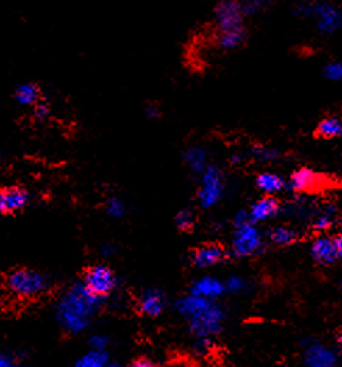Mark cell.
<instances>
[{
  "label": "cell",
  "instance_id": "obj_10",
  "mask_svg": "<svg viewBox=\"0 0 342 367\" xmlns=\"http://www.w3.org/2000/svg\"><path fill=\"white\" fill-rule=\"evenodd\" d=\"M231 259V253L228 248H225L221 243L217 242H209L202 243L192 249L189 255V262L196 269H209L218 265L225 263Z\"/></svg>",
  "mask_w": 342,
  "mask_h": 367
},
{
  "label": "cell",
  "instance_id": "obj_7",
  "mask_svg": "<svg viewBox=\"0 0 342 367\" xmlns=\"http://www.w3.org/2000/svg\"><path fill=\"white\" fill-rule=\"evenodd\" d=\"M225 192V180L221 169L216 164H211L201 176H199V186L196 191L198 205L209 210L217 206Z\"/></svg>",
  "mask_w": 342,
  "mask_h": 367
},
{
  "label": "cell",
  "instance_id": "obj_20",
  "mask_svg": "<svg viewBox=\"0 0 342 367\" xmlns=\"http://www.w3.org/2000/svg\"><path fill=\"white\" fill-rule=\"evenodd\" d=\"M255 184L260 192L270 196H276L287 188V181L280 174L271 172L260 173L255 180Z\"/></svg>",
  "mask_w": 342,
  "mask_h": 367
},
{
  "label": "cell",
  "instance_id": "obj_37",
  "mask_svg": "<svg viewBox=\"0 0 342 367\" xmlns=\"http://www.w3.org/2000/svg\"><path fill=\"white\" fill-rule=\"evenodd\" d=\"M3 215H7V210H6V203H4L3 191L0 189V216H3Z\"/></svg>",
  "mask_w": 342,
  "mask_h": 367
},
{
  "label": "cell",
  "instance_id": "obj_16",
  "mask_svg": "<svg viewBox=\"0 0 342 367\" xmlns=\"http://www.w3.org/2000/svg\"><path fill=\"white\" fill-rule=\"evenodd\" d=\"M182 159H184V163L188 167V170L198 177L212 164L209 152L204 146H199V145L188 146L184 150Z\"/></svg>",
  "mask_w": 342,
  "mask_h": 367
},
{
  "label": "cell",
  "instance_id": "obj_28",
  "mask_svg": "<svg viewBox=\"0 0 342 367\" xmlns=\"http://www.w3.org/2000/svg\"><path fill=\"white\" fill-rule=\"evenodd\" d=\"M240 1L242 4L245 16H252L260 11H264L271 4V0H240Z\"/></svg>",
  "mask_w": 342,
  "mask_h": 367
},
{
  "label": "cell",
  "instance_id": "obj_33",
  "mask_svg": "<svg viewBox=\"0 0 342 367\" xmlns=\"http://www.w3.org/2000/svg\"><path fill=\"white\" fill-rule=\"evenodd\" d=\"M145 116L149 120H158L162 116V110H160V107L156 103H148L145 106Z\"/></svg>",
  "mask_w": 342,
  "mask_h": 367
},
{
  "label": "cell",
  "instance_id": "obj_5",
  "mask_svg": "<svg viewBox=\"0 0 342 367\" xmlns=\"http://www.w3.org/2000/svg\"><path fill=\"white\" fill-rule=\"evenodd\" d=\"M266 234L252 220L232 226V235L230 241L231 258L237 259H252L260 256L266 249Z\"/></svg>",
  "mask_w": 342,
  "mask_h": 367
},
{
  "label": "cell",
  "instance_id": "obj_24",
  "mask_svg": "<svg viewBox=\"0 0 342 367\" xmlns=\"http://www.w3.org/2000/svg\"><path fill=\"white\" fill-rule=\"evenodd\" d=\"M110 363L109 355L106 352H99V351H89L86 355H83L74 367H107Z\"/></svg>",
  "mask_w": 342,
  "mask_h": 367
},
{
  "label": "cell",
  "instance_id": "obj_27",
  "mask_svg": "<svg viewBox=\"0 0 342 367\" xmlns=\"http://www.w3.org/2000/svg\"><path fill=\"white\" fill-rule=\"evenodd\" d=\"M127 212V206L123 199L117 196H112L106 203V213L113 219H122Z\"/></svg>",
  "mask_w": 342,
  "mask_h": 367
},
{
  "label": "cell",
  "instance_id": "obj_14",
  "mask_svg": "<svg viewBox=\"0 0 342 367\" xmlns=\"http://www.w3.org/2000/svg\"><path fill=\"white\" fill-rule=\"evenodd\" d=\"M281 209H283V203L276 196L264 195L251 205V207L248 209V213H249L251 220L255 224L260 226L266 222H270V220L278 217L281 215Z\"/></svg>",
  "mask_w": 342,
  "mask_h": 367
},
{
  "label": "cell",
  "instance_id": "obj_38",
  "mask_svg": "<svg viewBox=\"0 0 342 367\" xmlns=\"http://www.w3.org/2000/svg\"><path fill=\"white\" fill-rule=\"evenodd\" d=\"M337 342L342 347V325L340 327V330L337 331Z\"/></svg>",
  "mask_w": 342,
  "mask_h": 367
},
{
  "label": "cell",
  "instance_id": "obj_6",
  "mask_svg": "<svg viewBox=\"0 0 342 367\" xmlns=\"http://www.w3.org/2000/svg\"><path fill=\"white\" fill-rule=\"evenodd\" d=\"M216 35L245 34V13L240 0H220L213 11Z\"/></svg>",
  "mask_w": 342,
  "mask_h": 367
},
{
  "label": "cell",
  "instance_id": "obj_22",
  "mask_svg": "<svg viewBox=\"0 0 342 367\" xmlns=\"http://www.w3.org/2000/svg\"><path fill=\"white\" fill-rule=\"evenodd\" d=\"M316 137L336 139L342 137V120L340 117H326L316 127Z\"/></svg>",
  "mask_w": 342,
  "mask_h": 367
},
{
  "label": "cell",
  "instance_id": "obj_29",
  "mask_svg": "<svg viewBox=\"0 0 342 367\" xmlns=\"http://www.w3.org/2000/svg\"><path fill=\"white\" fill-rule=\"evenodd\" d=\"M323 74L333 83H342V61H330L326 64Z\"/></svg>",
  "mask_w": 342,
  "mask_h": 367
},
{
  "label": "cell",
  "instance_id": "obj_12",
  "mask_svg": "<svg viewBox=\"0 0 342 367\" xmlns=\"http://www.w3.org/2000/svg\"><path fill=\"white\" fill-rule=\"evenodd\" d=\"M167 295L160 288L152 287L141 292L138 298V311L142 316L156 319L162 316L167 308Z\"/></svg>",
  "mask_w": 342,
  "mask_h": 367
},
{
  "label": "cell",
  "instance_id": "obj_2",
  "mask_svg": "<svg viewBox=\"0 0 342 367\" xmlns=\"http://www.w3.org/2000/svg\"><path fill=\"white\" fill-rule=\"evenodd\" d=\"M103 301L93 296L83 282L69 287L59 298L54 315L59 325L69 334H81L98 315Z\"/></svg>",
  "mask_w": 342,
  "mask_h": 367
},
{
  "label": "cell",
  "instance_id": "obj_25",
  "mask_svg": "<svg viewBox=\"0 0 342 367\" xmlns=\"http://www.w3.org/2000/svg\"><path fill=\"white\" fill-rule=\"evenodd\" d=\"M174 224L179 232H192L196 226V215L192 209H182L174 217Z\"/></svg>",
  "mask_w": 342,
  "mask_h": 367
},
{
  "label": "cell",
  "instance_id": "obj_3",
  "mask_svg": "<svg viewBox=\"0 0 342 367\" xmlns=\"http://www.w3.org/2000/svg\"><path fill=\"white\" fill-rule=\"evenodd\" d=\"M4 288L17 299L33 301L41 298L49 291L50 281L40 270L18 267L4 275Z\"/></svg>",
  "mask_w": 342,
  "mask_h": 367
},
{
  "label": "cell",
  "instance_id": "obj_39",
  "mask_svg": "<svg viewBox=\"0 0 342 367\" xmlns=\"http://www.w3.org/2000/svg\"><path fill=\"white\" fill-rule=\"evenodd\" d=\"M107 367H124L123 365H120V363H109Z\"/></svg>",
  "mask_w": 342,
  "mask_h": 367
},
{
  "label": "cell",
  "instance_id": "obj_11",
  "mask_svg": "<svg viewBox=\"0 0 342 367\" xmlns=\"http://www.w3.org/2000/svg\"><path fill=\"white\" fill-rule=\"evenodd\" d=\"M324 185H326L324 176L309 167H300L294 170L287 181V188L298 195L313 193L324 188Z\"/></svg>",
  "mask_w": 342,
  "mask_h": 367
},
{
  "label": "cell",
  "instance_id": "obj_40",
  "mask_svg": "<svg viewBox=\"0 0 342 367\" xmlns=\"http://www.w3.org/2000/svg\"><path fill=\"white\" fill-rule=\"evenodd\" d=\"M277 367H294V366H290V365H278Z\"/></svg>",
  "mask_w": 342,
  "mask_h": 367
},
{
  "label": "cell",
  "instance_id": "obj_17",
  "mask_svg": "<svg viewBox=\"0 0 342 367\" xmlns=\"http://www.w3.org/2000/svg\"><path fill=\"white\" fill-rule=\"evenodd\" d=\"M266 239L270 245L278 246V248H287L298 243L300 241V232L293 226L287 224H278L273 226L267 229L266 232Z\"/></svg>",
  "mask_w": 342,
  "mask_h": 367
},
{
  "label": "cell",
  "instance_id": "obj_43",
  "mask_svg": "<svg viewBox=\"0 0 342 367\" xmlns=\"http://www.w3.org/2000/svg\"><path fill=\"white\" fill-rule=\"evenodd\" d=\"M341 284H342V282H341Z\"/></svg>",
  "mask_w": 342,
  "mask_h": 367
},
{
  "label": "cell",
  "instance_id": "obj_23",
  "mask_svg": "<svg viewBox=\"0 0 342 367\" xmlns=\"http://www.w3.org/2000/svg\"><path fill=\"white\" fill-rule=\"evenodd\" d=\"M251 155L256 162L263 163V164H270L280 159V152L277 149L263 145V143L254 145L251 149Z\"/></svg>",
  "mask_w": 342,
  "mask_h": 367
},
{
  "label": "cell",
  "instance_id": "obj_13",
  "mask_svg": "<svg viewBox=\"0 0 342 367\" xmlns=\"http://www.w3.org/2000/svg\"><path fill=\"white\" fill-rule=\"evenodd\" d=\"M310 256L320 266H331L340 259L336 252L334 239L330 234H316L310 243Z\"/></svg>",
  "mask_w": 342,
  "mask_h": 367
},
{
  "label": "cell",
  "instance_id": "obj_19",
  "mask_svg": "<svg viewBox=\"0 0 342 367\" xmlns=\"http://www.w3.org/2000/svg\"><path fill=\"white\" fill-rule=\"evenodd\" d=\"M1 191H3V196H4L7 215L23 210L30 202L28 191L21 186H10V188L1 189Z\"/></svg>",
  "mask_w": 342,
  "mask_h": 367
},
{
  "label": "cell",
  "instance_id": "obj_42",
  "mask_svg": "<svg viewBox=\"0 0 342 367\" xmlns=\"http://www.w3.org/2000/svg\"><path fill=\"white\" fill-rule=\"evenodd\" d=\"M18 367H24V366H21V365H20V366H18Z\"/></svg>",
  "mask_w": 342,
  "mask_h": 367
},
{
  "label": "cell",
  "instance_id": "obj_30",
  "mask_svg": "<svg viewBox=\"0 0 342 367\" xmlns=\"http://www.w3.org/2000/svg\"><path fill=\"white\" fill-rule=\"evenodd\" d=\"M109 344H110L109 337H106L105 334H96V335H92V337L89 338V348H90L92 351L106 352Z\"/></svg>",
  "mask_w": 342,
  "mask_h": 367
},
{
  "label": "cell",
  "instance_id": "obj_9",
  "mask_svg": "<svg viewBox=\"0 0 342 367\" xmlns=\"http://www.w3.org/2000/svg\"><path fill=\"white\" fill-rule=\"evenodd\" d=\"M338 352L314 338H305L302 341V366L303 367H338Z\"/></svg>",
  "mask_w": 342,
  "mask_h": 367
},
{
  "label": "cell",
  "instance_id": "obj_41",
  "mask_svg": "<svg viewBox=\"0 0 342 367\" xmlns=\"http://www.w3.org/2000/svg\"><path fill=\"white\" fill-rule=\"evenodd\" d=\"M340 232H342V222H341V224H340Z\"/></svg>",
  "mask_w": 342,
  "mask_h": 367
},
{
  "label": "cell",
  "instance_id": "obj_26",
  "mask_svg": "<svg viewBox=\"0 0 342 367\" xmlns=\"http://www.w3.org/2000/svg\"><path fill=\"white\" fill-rule=\"evenodd\" d=\"M225 292L230 295H242L249 289V281L247 277L232 275L224 279Z\"/></svg>",
  "mask_w": 342,
  "mask_h": 367
},
{
  "label": "cell",
  "instance_id": "obj_18",
  "mask_svg": "<svg viewBox=\"0 0 342 367\" xmlns=\"http://www.w3.org/2000/svg\"><path fill=\"white\" fill-rule=\"evenodd\" d=\"M337 223V207L333 203H324L322 209L316 210L310 223L314 234H329Z\"/></svg>",
  "mask_w": 342,
  "mask_h": 367
},
{
  "label": "cell",
  "instance_id": "obj_1",
  "mask_svg": "<svg viewBox=\"0 0 342 367\" xmlns=\"http://www.w3.org/2000/svg\"><path fill=\"white\" fill-rule=\"evenodd\" d=\"M175 312L187 321L194 337V348L199 355L211 352L216 339L223 334L227 312L218 301H209L194 294L178 298L174 303Z\"/></svg>",
  "mask_w": 342,
  "mask_h": 367
},
{
  "label": "cell",
  "instance_id": "obj_31",
  "mask_svg": "<svg viewBox=\"0 0 342 367\" xmlns=\"http://www.w3.org/2000/svg\"><path fill=\"white\" fill-rule=\"evenodd\" d=\"M33 114L35 117V120L38 121H45L50 117V107L47 103H45L43 100H41L40 103H37L34 106V110H33Z\"/></svg>",
  "mask_w": 342,
  "mask_h": 367
},
{
  "label": "cell",
  "instance_id": "obj_36",
  "mask_svg": "<svg viewBox=\"0 0 342 367\" xmlns=\"http://www.w3.org/2000/svg\"><path fill=\"white\" fill-rule=\"evenodd\" d=\"M114 253V248L112 245H103L102 246V255L103 256H112Z\"/></svg>",
  "mask_w": 342,
  "mask_h": 367
},
{
  "label": "cell",
  "instance_id": "obj_34",
  "mask_svg": "<svg viewBox=\"0 0 342 367\" xmlns=\"http://www.w3.org/2000/svg\"><path fill=\"white\" fill-rule=\"evenodd\" d=\"M129 367H160L156 362L148 359V358H138L135 359Z\"/></svg>",
  "mask_w": 342,
  "mask_h": 367
},
{
  "label": "cell",
  "instance_id": "obj_15",
  "mask_svg": "<svg viewBox=\"0 0 342 367\" xmlns=\"http://www.w3.org/2000/svg\"><path fill=\"white\" fill-rule=\"evenodd\" d=\"M188 292L209 301H220L227 294L224 281L214 275H202L196 278L191 284Z\"/></svg>",
  "mask_w": 342,
  "mask_h": 367
},
{
  "label": "cell",
  "instance_id": "obj_32",
  "mask_svg": "<svg viewBox=\"0 0 342 367\" xmlns=\"http://www.w3.org/2000/svg\"><path fill=\"white\" fill-rule=\"evenodd\" d=\"M20 363L17 358L8 352L0 351V367H18Z\"/></svg>",
  "mask_w": 342,
  "mask_h": 367
},
{
  "label": "cell",
  "instance_id": "obj_4",
  "mask_svg": "<svg viewBox=\"0 0 342 367\" xmlns=\"http://www.w3.org/2000/svg\"><path fill=\"white\" fill-rule=\"evenodd\" d=\"M300 18H312L316 30L324 35H333L342 27V8L327 0H300L295 7Z\"/></svg>",
  "mask_w": 342,
  "mask_h": 367
},
{
  "label": "cell",
  "instance_id": "obj_21",
  "mask_svg": "<svg viewBox=\"0 0 342 367\" xmlns=\"http://www.w3.org/2000/svg\"><path fill=\"white\" fill-rule=\"evenodd\" d=\"M14 99L20 106L34 107L42 100V92L35 83H24L16 88Z\"/></svg>",
  "mask_w": 342,
  "mask_h": 367
},
{
  "label": "cell",
  "instance_id": "obj_35",
  "mask_svg": "<svg viewBox=\"0 0 342 367\" xmlns=\"http://www.w3.org/2000/svg\"><path fill=\"white\" fill-rule=\"evenodd\" d=\"M333 239H334V246H336L337 256H338L340 260H342V232L333 235Z\"/></svg>",
  "mask_w": 342,
  "mask_h": 367
},
{
  "label": "cell",
  "instance_id": "obj_8",
  "mask_svg": "<svg viewBox=\"0 0 342 367\" xmlns=\"http://www.w3.org/2000/svg\"><path fill=\"white\" fill-rule=\"evenodd\" d=\"M81 282L93 296L102 301L110 296L119 285L116 273L109 266L100 263L86 267Z\"/></svg>",
  "mask_w": 342,
  "mask_h": 367
}]
</instances>
